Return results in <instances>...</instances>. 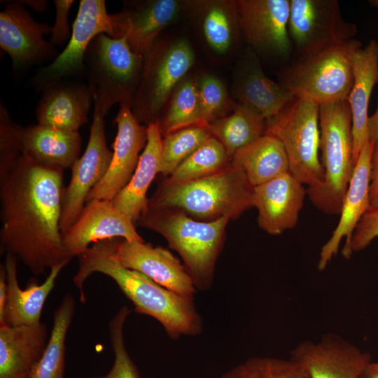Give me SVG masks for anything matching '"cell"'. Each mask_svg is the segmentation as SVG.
<instances>
[{"label":"cell","instance_id":"obj_1","mask_svg":"<svg viewBox=\"0 0 378 378\" xmlns=\"http://www.w3.org/2000/svg\"><path fill=\"white\" fill-rule=\"evenodd\" d=\"M63 171L21 155L0 175V241L35 275L71 259L62 241Z\"/></svg>","mask_w":378,"mask_h":378},{"label":"cell","instance_id":"obj_2","mask_svg":"<svg viewBox=\"0 0 378 378\" xmlns=\"http://www.w3.org/2000/svg\"><path fill=\"white\" fill-rule=\"evenodd\" d=\"M78 259L73 282L79 290L80 302H85L83 286L88 278L95 272L102 273L117 284L136 313L155 318L170 338L201 333L202 322L193 296L170 290L146 275L122 267L111 255L104 240L93 244Z\"/></svg>","mask_w":378,"mask_h":378},{"label":"cell","instance_id":"obj_3","mask_svg":"<svg viewBox=\"0 0 378 378\" xmlns=\"http://www.w3.org/2000/svg\"><path fill=\"white\" fill-rule=\"evenodd\" d=\"M253 186L244 171L232 162L211 176L190 182L161 181L148 198V208L173 209L201 221L239 218L253 207Z\"/></svg>","mask_w":378,"mask_h":378},{"label":"cell","instance_id":"obj_4","mask_svg":"<svg viewBox=\"0 0 378 378\" xmlns=\"http://www.w3.org/2000/svg\"><path fill=\"white\" fill-rule=\"evenodd\" d=\"M229 220L222 217L201 221L180 210L148 208L136 223L161 234L181 256L195 288L206 290L212 284Z\"/></svg>","mask_w":378,"mask_h":378},{"label":"cell","instance_id":"obj_5","mask_svg":"<svg viewBox=\"0 0 378 378\" xmlns=\"http://www.w3.org/2000/svg\"><path fill=\"white\" fill-rule=\"evenodd\" d=\"M321 162L323 182L307 188V194L318 209L340 214L352 177V118L346 100L319 106Z\"/></svg>","mask_w":378,"mask_h":378},{"label":"cell","instance_id":"obj_6","mask_svg":"<svg viewBox=\"0 0 378 378\" xmlns=\"http://www.w3.org/2000/svg\"><path fill=\"white\" fill-rule=\"evenodd\" d=\"M351 39L300 55L279 74V83L295 97L318 106L346 100L352 88V59L361 48Z\"/></svg>","mask_w":378,"mask_h":378},{"label":"cell","instance_id":"obj_7","mask_svg":"<svg viewBox=\"0 0 378 378\" xmlns=\"http://www.w3.org/2000/svg\"><path fill=\"white\" fill-rule=\"evenodd\" d=\"M85 66L94 107L104 117L115 104L132 106L142 78L144 57L131 50L125 36H96L85 53Z\"/></svg>","mask_w":378,"mask_h":378},{"label":"cell","instance_id":"obj_8","mask_svg":"<svg viewBox=\"0 0 378 378\" xmlns=\"http://www.w3.org/2000/svg\"><path fill=\"white\" fill-rule=\"evenodd\" d=\"M319 127V106L297 97L266 122L265 134L281 142L288 159L289 172L308 188L319 186L324 178L318 156Z\"/></svg>","mask_w":378,"mask_h":378},{"label":"cell","instance_id":"obj_9","mask_svg":"<svg viewBox=\"0 0 378 378\" xmlns=\"http://www.w3.org/2000/svg\"><path fill=\"white\" fill-rule=\"evenodd\" d=\"M143 57L142 78L131 108L139 122L148 125L160 121L167 102L195 59L185 40L168 46L156 40Z\"/></svg>","mask_w":378,"mask_h":378},{"label":"cell","instance_id":"obj_10","mask_svg":"<svg viewBox=\"0 0 378 378\" xmlns=\"http://www.w3.org/2000/svg\"><path fill=\"white\" fill-rule=\"evenodd\" d=\"M72 33L65 48L48 65L40 68L31 79L37 92L85 72V56L92 39L100 34L117 38L113 14L106 10L104 0H81Z\"/></svg>","mask_w":378,"mask_h":378},{"label":"cell","instance_id":"obj_11","mask_svg":"<svg viewBox=\"0 0 378 378\" xmlns=\"http://www.w3.org/2000/svg\"><path fill=\"white\" fill-rule=\"evenodd\" d=\"M288 31L302 55L351 40L358 29L336 0H290Z\"/></svg>","mask_w":378,"mask_h":378},{"label":"cell","instance_id":"obj_12","mask_svg":"<svg viewBox=\"0 0 378 378\" xmlns=\"http://www.w3.org/2000/svg\"><path fill=\"white\" fill-rule=\"evenodd\" d=\"M112 156L106 144L104 117L94 107L88 145L82 156L72 165L70 181L63 190L62 234L80 216L89 193L108 171Z\"/></svg>","mask_w":378,"mask_h":378},{"label":"cell","instance_id":"obj_13","mask_svg":"<svg viewBox=\"0 0 378 378\" xmlns=\"http://www.w3.org/2000/svg\"><path fill=\"white\" fill-rule=\"evenodd\" d=\"M52 27L36 21L17 1H8L0 13V46L11 58L13 71H21L52 62L59 55L43 36Z\"/></svg>","mask_w":378,"mask_h":378},{"label":"cell","instance_id":"obj_14","mask_svg":"<svg viewBox=\"0 0 378 378\" xmlns=\"http://www.w3.org/2000/svg\"><path fill=\"white\" fill-rule=\"evenodd\" d=\"M111 255L122 267L137 271L177 293L194 296L196 288L185 266L161 246L122 238L104 240Z\"/></svg>","mask_w":378,"mask_h":378},{"label":"cell","instance_id":"obj_15","mask_svg":"<svg viewBox=\"0 0 378 378\" xmlns=\"http://www.w3.org/2000/svg\"><path fill=\"white\" fill-rule=\"evenodd\" d=\"M239 28L253 49L286 57L292 41L288 31L290 0L236 1Z\"/></svg>","mask_w":378,"mask_h":378},{"label":"cell","instance_id":"obj_16","mask_svg":"<svg viewBox=\"0 0 378 378\" xmlns=\"http://www.w3.org/2000/svg\"><path fill=\"white\" fill-rule=\"evenodd\" d=\"M117 134L110 166L104 176L89 193L86 202L92 200L112 201L131 179L139 160V153L147 142V127L134 115L131 105L120 104L114 118Z\"/></svg>","mask_w":378,"mask_h":378},{"label":"cell","instance_id":"obj_17","mask_svg":"<svg viewBox=\"0 0 378 378\" xmlns=\"http://www.w3.org/2000/svg\"><path fill=\"white\" fill-rule=\"evenodd\" d=\"M290 358L309 378H359L371 363L369 353L334 334L317 342H301L292 350Z\"/></svg>","mask_w":378,"mask_h":378},{"label":"cell","instance_id":"obj_18","mask_svg":"<svg viewBox=\"0 0 378 378\" xmlns=\"http://www.w3.org/2000/svg\"><path fill=\"white\" fill-rule=\"evenodd\" d=\"M134 225L112 201L92 200L86 202L77 220L62 234L63 245L71 259L100 241L113 238L144 241Z\"/></svg>","mask_w":378,"mask_h":378},{"label":"cell","instance_id":"obj_19","mask_svg":"<svg viewBox=\"0 0 378 378\" xmlns=\"http://www.w3.org/2000/svg\"><path fill=\"white\" fill-rule=\"evenodd\" d=\"M374 144V142L368 140L359 153L338 223L321 247L317 265L320 271L324 270L337 254L344 239L342 254L346 259L352 255L350 245L354 232L363 216L370 209V162Z\"/></svg>","mask_w":378,"mask_h":378},{"label":"cell","instance_id":"obj_20","mask_svg":"<svg viewBox=\"0 0 378 378\" xmlns=\"http://www.w3.org/2000/svg\"><path fill=\"white\" fill-rule=\"evenodd\" d=\"M307 190L290 172L253 187V207L259 227L279 235L298 223Z\"/></svg>","mask_w":378,"mask_h":378},{"label":"cell","instance_id":"obj_21","mask_svg":"<svg viewBox=\"0 0 378 378\" xmlns=\"http://www.w3.org/2000/svg\"><path fill=\"white\" fill-rule=\"evenodd\" d=\"M182 6L176 0L125 2L120 12L113 14L118 38L125 36L131 50L144 56L178 15Z\"/></svg>","mask_w":378,"mask_h":378},{"label":"cell","instance_id":"obj_22","mask_svg":"<svg viewBox=\"0 0 378 378\" xmlns=\"http://www.w3.org/2000/svg\"><path fill=\"white\" fill-rule=\"evenodd\" d=\"M93 94L88 84L64 80L42 92L36 108L38 124L66 132H78L88 122Z\"/></svg>","mask_w":378,"mask_h":378},{"label":"cell","instance_id":"obj_23","mask_svg":"<svg viewBox=\"0 0 378 378\" xmlns=\"http://www.w3.org/2000/svg\"><path fill=\"white\" fill-rule=\"evenodd\" d=\"M239 70L235 84L239 104L255 111L266 122L279 115L295 98L281 84L265 75L252 50L246 52Z\"/></svg>","mask_w":378,"mask_h":378},{"label":"cell","instance_id":"obj_24","mask_svg":"<svg viewBox=\"0 0 378 378\" xmlns=\"http://www.w3.org/2000/svg\"><path fill=\"white\" fill-rule=\"evenodd\" d=\"M354 81L346 99L352 118L353 156L356 164L359 153L370 140L368 106L372 89L378 82V41L371 40L360 48L352 59Z\"/></svg>","mask_w":378,"mask_h":378},{"label":"cell","instance_id":"obj_25","mask_svg":"<svg viewBox=\"0 0 378 378\" xmlns=\"http://www.w3.org/2000/svg\"><path fill=\"white\" fill-rule=\"evenodd\" d=\"M46 325L0 326V378H30L48 340Z\"/></svg>","mask_w":378,"mask_h":378},{"label":"cell","instance_id":"obj_26","mask_svg":"<svg viewBox=\"0 0 378 378\" xmlns=\"http://www.w3.org/2000/svg\"><path fill=\"white\" fill-rule=\"evenodd\" d=\"M61 264L52 267L45 281L38 284L31 281L22 289L17 276L16 258L6 254L7 295L3 326H31L41 323L44 304L55 285L56 279L65 266Z\"/></svg>","mask_w":378,"mask_h":378},{"label":"cell","instance_id":"obj_27","mask_svg":"<svg viewBox=\"0 0 378 378\" xmlns=\"http://www.w3.org/2000/svg\"><path fill=\"white\" fill-rule=\"evenodd\" d=\"M162 148V135L159 122L147 126V142L140 155L137 167L126 186L113 198V205L135 224L147 210L148 190L159 174Z\"/></svg>","mask_w":378,"mask_h":378},{"label":"cell","instance_id":"obj_28","mask_svg":"<svg viewBox=\"0 0 378 378\" xmlns=\"http://www.w3.org/2000/svg\"><path fill=\"white\" fill-rule=\"evenodd\" d=\"M21 151L34 162L52 168H71L78 158L81 136L78 132H66L39 124L22 127Z\"/></svg>","mask_w":378,"mask_h":378},{"label":"cell","instance_id":"obj_29","mask_svg":"<svg viewBox=\"0 0 378 378\" xmlns=\"http://www.w3.org/2000/svg\"><path fill=\"white\" fill-rule=\"evenodd\" d=\"M232 162L244 171L253 187L289 172L288 159L283 144L268 134L237 151Z\"/></svg>","mask_w":378,"mask_h":378},{"label":"cell","instance_id":"obj_30","mask_svg":"<svg viewBox=\"0 0 378 378\" xmlns=\"http://www.w3.org/2000/svg\"><path fill=\"white\" fill-rule=\"evenodd\" d=\"M206 129L232 159L237 151L265 134L266 120L255 111L239 104L231 115L215 120Z\"/></svg>","mask_w":378,"mask_h":378},{"label":"cell","instance_id":"obj_31","mask_svg":"<svg viewBox=\"0 0 378 378\" xmlns=\"http://www.w3.org/2000/svg\"><path fill=\"white\" fill-rule=\"evenodd\" d=\"M195 4L200 14L201 28L207 44L218 54L226 53L238 36L236 1H202Z\"/></svg>","mask_w":378,"mask_h":378},{"label":"cell","instance_id":"obj_32","mask_svg":"<svg viewBox=\"0 0 378 378\" xmlns=\"http://www.w3.org/2000/svg\"><path fill=\"white\" fill-rule=\"evenodd\" d=\"M74 312V298L67 293L54 312L47 344L30 378H64L66 337Z\"/></svg>","mask_w":378,"mask_h":378},{"label":"cell","instance_id":"obj_33","mask_svg":"<svg viewBox=\"0 0 378 378\" xmlns=\"http://www.w3.org/2000/svg\"><path fill=\"white\" fill-rule=\"evenodd\" d=\"M232 160L223 144L211 136L163 181L176 184L198 180L223 170Z\"/></svg>","mask_w":378,"mask_h":378},{"label":"cell","instance_id":"obj_34","mask_svg":"<svg viewBox=\"0 0 378 378\" xmlns=\"http://www.w3.org/2000/svg\"><path fill=\"white\" fill-rule=\"evenodd\" d=\"M159 124L162 136L191 126L204 127L197 82L186 78L178 83Z\"/></svg>","mask_w":378,"mask_h":378},{"label":"cell","instance_id":"obj_35","mask_svg":"<svg viewBox=\"0 0 378 378\" xmlns=\"http://www.w3.org/2000/svg\"><path fill=\"white\" fill-rule=\"evenodd\" d=\"M206 127L191 126L162 136L159 173L170 176L210 137Z\"/></svg>","mask_w":378,"mask_h":378},{"label":"cell","instance_id":"obj_36","mask_svg":"<svg viewBox=\"0 0 378 378\" xmlns=\"http://www.w3.org/2000/svg\"><path fill=\"white\" fill-rule=\"evenodd\" d=\"M220 378H309L304 369L289 359L253 357L223 374Z\"/></svg>","mask_w":378,"mask_h":378},{"label":"cell","instance_id":"obj_37","mask_svg":"<svg viewBox=\"0 0 378 378\" xmlns=\"http://www.w3.org/2000/svg\"><path fill=\"white\" fill-rule=\"evenodd\" d=\"M130 313L131 310L127 306H123L109 322V337L114 355L110 371L104 376L89 378H140L138 369L130 356L124 342L123 327Z\"/></svg>","mask_w":378,"mask_h":378},{"label":"cell","instance_id":"obj_38","mask_svg":"<svg viewBox=\"0 0 378 378\" xmlns=\"http://www.w3.org/2000/svg\"><path fill=\"white\" fill-rule=\"evenodd\" d=\"M202 124L209 123L225 116L231 107L230 99L223 83L216 77L204 75L197 81Z\"/></svg>","mask_w":378,"mask_h":378},{"label":"cell","instance_id":"obj_39","mask_svg":"<svg viewBox=\"0 0 378 378\" xmlns=\"http://www.w3.org/2000/svg\"><path fill=\"white\" fill-rule=\"evenodd\" d=\"M22 126L13 122L8 109L0 104V175L6 172L22 155Z\"/></svg>","mask_w":378,"mask_h":378},{"label":"cell","instance_id":"obj_40","mask_svg":"<svg viewBox=\"0 0 378 378\" xmlns=\"http://www.w3.org/2000/svg\"><path fill=\"white\" fill-rule=\"evenodd\" d=\"M378 237V209H369L358 223L351 241L350 251L353 253L365 249Z\"/></svg>","mask_w":378,"mask_h":378},{"label":"cell","instance_id":"obj_41","mask_svg":"<svg viewBox=\"0 0 378 378\" xmlns=\"http://www.w3.org/2000/svg\"><path fill=\"white\" fill-rule=\"evenodd\" d=\"M74 2V0L53 1L56 15L49 41L55 46L64 45L70 40L72 31L68 22V15Z\"/></svg>","mask_w":378,"mask_h":378},{"label":"cell","instance_id":"obj_42","mask_svg":"<svg viewBox=\"0 0 378 378\" xmlns=\"http://www.w3.org/2000/svg\"><path fill=\"white\" fill-rule=\"evenodd\" d=\"M378 209V141L375 143L370 162V209Z\"/></svg>","mask_w":378,"mask_h":378},{"label":"cell","instance_id":"obj_43","mask_svg":"<svg viewBox=\"0 0 378 378\" xmlns=\"http://www.w3.org/2000/svg\"><path fill=\"white\" fill-rule=\"evenodd\" d=\"M7 282L5 265L0 266V326L4 323V315L6 302Z\"/></svg>","mask_w":378,"mask_h":378},{"label":"cell","instance_id":"obj_44","mask_svg":"<svg viewBox=\"0 0 378 378\" xmlns=\"http://www.w3.org/2000/svg\"><path fill=\"white\" fill-rule=\"evenodd\" d=\"M368 133L370 141L374 143L378 141V106L375 112L369 117Z\"/></svg>","mask_w":378,"mask_h":378},{"label":"cell","instance_id":"obj_45","mask_svg":"<svg viewBox=\"0 0 378 378\" xmlns=\"http://www.w3.org/2000/svg\"><path fill=\"white\" fill-rule=\"evenodd\" d=\"M17 1L24 7L27 6L38 13L46 11L48 4V1L46 0H20Z\"/></svg>","mask_w":378,"mask_h":378},{"label":"cell","instance_id":"obj_46","mask_svg":"<svg viewBox=\"0 0 378 378\" xmlns=\"http://www.w3.org/2000/svg\"><path fill=\"white\" fill-rule=\"evenodd\" d=\"M369 365L361 372V374L359 376V378H378V371L371 369L369 367Z\"/></svg>","mask_w":378,"mask_h":378},{"label":"cell","instance_id":"obj_47","mask_svg":"<svg viewBox=\"0 0 378 378\" xmlns=\"http://www.w3.org/2000/svg\"><path fill=\"white\" fill-rule=\"evenodd\" d=\"M369 367L372 370L378 371V362H375V363L371 362L369 365Z\"/></svg>","mask_w":378,"mask_h":378}]
</instances>
